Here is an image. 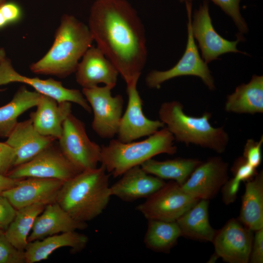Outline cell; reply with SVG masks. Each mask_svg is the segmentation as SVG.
<instances>
[{
    "label": "cell",
    "mask_w": 263,
    "mask_h": 263,
    "mask_svg": "<svg viewBox=\"0 0 263 263\" xmlns=\"http://www.w3.org/2000/svg\"><path fill=\"white\" fill-rule=\"evenodd\" d=\"M4 233V232L1 229H0V234H3Z\"/></svg>",
    "instance_id": "cell-43"
},
{
    "label": "cell",
    "mask_w": 263,
    "mask_h": 263,
    "mask_svg": "<svg viewBox=\"0 0 263 263\" xmlns=\"http://www.w3.org/2000/svg\"><path fill=\"white\" fill-rule=\"evenodd\" d=\"M77 83L91 88L103 83L113 88L119 73L114 65L97 47L91 46L78 63L75 72Z\"/></svg>",
    "instance_id": "cell-17"
},
{
    "label": "cell",
    "mask_w": 263,
    "mask_h": 263,
    "mask_svg": "<svg viewBox=\"0 0 263 263\" xmlns=\"http://www.w3.org/2000/svg\"><path fill=\"white\" fill-rule=\"evenodd\" d=\"M6 0H0V6L5 3ZM5 57V54L3 49H0V61Z\"/></svg>",
    "instance_id": "cell-41"
},
{
    "label": "cell",
    "mask_w": 263,
    "mask_h": 263,
    "mask_svg": "<svg viewBox=\"0 0 263 263\" xmlns=\"http://www.w3.org/2000/svg\"><path fill=\"white\" fill-rule=\"evenodd\" d=\"M17 210L6 197L0 195V229L4 232L13 220Z\"/></svg>",
    "instance_id": "cell-34"
},
{
    "label": "cell",
    "mask_w": 263,
    "mask_h": 263,
    "mask_svg": "<svg viewBox=\"0 0 263 263\" xmlns=\"http://www.w3.org/2000/svg\"><path fill=\"white\" fill-rule=\"evenodd\" d=\"M199 200L185 192L181 185L171 181L137 207L148 220L176 221Z\"/></svg>",
    "instance_id": "cell-10"
},
{
    "label": "cell",
    "mask_w": 263,
    "mask_h": 263,
    "mask_svg": "<svg viewBox=\"0 0 263 263\" xmlns=\"http://www.w3.org/2000/svg\"><path fill=\"white\" fill-rule=\"evenodd\" d=\"M231 170L234 177L241 182H246L252 179L258 173L256 169L248 164L243 156L234 161Z\"/></svg>",
    "instance_id": "cell-33"
},
{
    "label": "cell",
    "mask_w": 263,
    "mask_h": 263,
    "mask_svg": "<svg viewBox=\"0 0 263 263\" xmlns=\"http://www.w3.org/2000/svg\"><path fill=\"white\" fill-rule=\"evenodd\" d=\"M62 127L58 145L65 156L81 172L97 168L101 146L90 139L84 123L71 113Z\"/></svg>",
    "instance_id": "cell-6"
},
{
    "label": "cell",
    "mask_w": 263,
    "mask_h": 263,
    "mask_svg": "<svg viewBox=\"0 0 263 263\" xmlns=\"http://www.w3.org/2000/svg\"><path fill=\"white\" fill-rule=\"evenodd\" d=\"M85 222L74 219L56 202L45 206L42 212L36 218L28 242L41 240L48 236L87 227Z\"/></svg>",
    "instance_id": "cell-21"
},
{
    "label": "cell",
    "mask_w": 263,
    "mask_h": 263,
    "mask_svg": "<svg viewBox=\"0 0 263 263\" xmlns=\"http://www.w3.org/2000/svg\"><path fill=\"white\" fill-rule=\"evenodd\" d=\"M228 113L254 114L263 113V76L254 75L247 83L238 86L226 96L224 106Z\"/></svg>",
    "instance_id": "cell-23"
},
{
    "label": "cell",
    "mask_w": 263,
    "mask_h": 263,
    "mask_svg": "<svg viewBox=\"0 0 263 263\" xmlns=\"http://www.w3.org/2000/svg\"><path fill=\"white\" fill-rule=\"evenodd\" d=\"M193 0H179L181 2L191 3ZM218 6L233 20L239 33L243 34L248 31L247 25L240 13V2L241 0H211Z\"/></svg>",
    "instance_id": "cell-30"
},
{
    "label": "cell",
    "mask_w": 263,
    "mask_h": 263,
    "mask_svg": "<svg viewBox=\"0 0 263 263\" xmlns=\"http://www.w3.org/2000/svg\"><path fill=\"white\" fill-rule=\"evenodd\" d=\"M158 115L175 141L187 146L193 144L208 149L218 153L226 150L229 141L228 134L223 127L211 125L210 112H206L199 117L189 115L185 113L180 102L173 100L163 103Z\"/></svg>",
    "instance_id": "cell-4"
},
{
    "label": "cell",
    "mask_w": 263,
    "mask_h": 263,
    "mask_svg": "<svg viewBox=\"0 0 263 263\" xmlns=\"http://www.w3.org/2000/svg\"><path fill=\"white\" fill-rule=\"evenodd\" d=\"M121 178L110 186L111 196L131 202L148 198L166 183L163 179L147 173L140 166L126 171Z\"/></svg>",
    "instance_id": "cell-19"
},
{
    "label": "cell",
    "mask_w": 263,
    "mask_h": 263,
    "mask_svg": "<svg viewBox=\"0 0 263 263\" xmlns=\"http://www.w3.org/2000/svg\"><path fill=\"white\" fill-rule=\"evenodd\" d=\"M253 240V231L238 219L229 220L216 233L212 242L215 253L229 263L249 262Z\"/></svg>",
    "instance_id": "cell-12"
},
{
    "label": "cell",
    "mask_w": 263,
    "mask_h": 263,
    "mask_svg": "<svg viewBox=\"0 0 263 263\" xmlns=\"http://www.w3.org/2000/svg\"><path fill=\"white\" fill-rule=\"evenodd\" d=\"M18 181L0 173V195L4 191L15 186Z\"/></svg>",
    "instance_id": "cell-39"
},
{
    "label": "cell",
    "mask_w": 263,
    "mask_h": 263,
    "mask_svg": "<svg viewBox=\"0 0 263 263\" xmlns=\"http://www.w3.org/2000/svg\"><path fill=\"white\" fill-rule=\"evenodd\" d=\"M94 39L88 26L74 16L64 14L47 53L31 64L37 75L66 77L75 73L79 59L92 46Z\"/></svg>",
    "instance_id": "cell-2"
},
{
    "label": "cell",
    "mask_w": 263,
    "mask_h": 263,
    "mask_svg": "<svg viewBox=\"0 0 263 263\" xmlns=\"http://www.w3.org/2000/svg\"><path fill=\"white\" fill-rule=\"evenodd\" d=\"M45 207L43 204H35L17 210L13 220L4 232L6 238L16 248L25 250L35 220Z\"/></svg>",
    "instance_id": "cell-28"
},
{
    "label": "cell",
    "mask_w": 263,
    "mask_h": 263,
    "mask_svg": "<svg viewBox=\"0 0 263 263\" xmlns=\"http://www.w3.org/2000/svg\"><path fill=\"white\" fill-rule=\"evenodd\" d=\"M228 164L221 157H209L202 161L181 188L195 199H211L228 179Z\"/></svg>",
    "instance_id": "cell-13"
},
{
    "label": "cell",
    "mask_w": 263,
    "mask_h": 263,
    "mask_svg": "<svg viewBox=\"0 0 263 263\" xmlns=\"http://www.w3.org/2000/svg\"><path fill=\"white\" fill-rule=\"evenodd\" d=\"M113 88L105 85L83 88L82 93L94 113L92 127L100 137L111 139L117 134L122 116L124 100L121 95L113 96Z\"/></svg>",
    "instance_id": "cell-9"
},
{
    "label": "cell",
    "mask_w": 263,
    "mask_h": 263,
    "mask_svg": "<svg viewBox=\"0 0 263 263\" xmlns=\"http://www.w3.org/2000/svg\"><path fill=\"white\" fill-rule=\"evenodd\" d=\"M208 200H199L176 221L181 236L193 240L212 242L216 230L208 219Z\"/></svg>",
    "instance_id": "cell-25"
},
{
    "label": "cell",
    "mask_w": 263,
    "mask_h": 263,
    "mask_svg": "<svg viewBox=\"0 0 263 263\" xmlns=\"http://www.w3.org/2000/svg\"><path fill=\"white\" fill-rule=\"evenodd\" d=\"M88 242L85 235L75 231L63 232L28 242L24 250L26 263H35L47 259L54 251L63 247H71L73 252L83 249Z\"/></svg>",
    "instance_id": "cell-22"
},
{
    "label": "cell",
    "mask_w": 263,
    "mask_h": 263,
    "mask_svg": "<svg viewBox=\"0 0 263 263\" xmlns=\"http://www.w3.org/2000/svg\"><path fill=\"white\" fill-rule=\"evenodd\" d=\"M263 143V136H262L258 141L248 139L244 146L243 157L248 164L256 169L262 163Z\"/></svg>",
    "instance_id": "cell-32"
},
{
    "label": "cell",
    "mask_w": 263,
    "mask_h": 263,
    "mask_svg": "<svg viewBox=\"0 0 263 263\" xmlns=\"http://www.w3.org/2000/svg\"><path fill=\"white\" fill-rule=\"evenodd\" d=\"M64 181L57 179L28 177L2 192L17 209L35 204L56 202L58 192Z\"/></svg>",
    "instance_id": "cell-15"
},
{
    "label": "cell",
    "mask_w": 263,
    "mask_h": 263,
    "mask_svg": "<svg viewBox=\"0 0 263 263\" xmlns=\"http://www.w3.org/2000/svg\"><path fill=\"white\" fill-rule=\"evenodd\" d=\"M36 107L37 110L30 114L35 129L43 135L58 140L61 135L64 121L72 113L71 102H58L41 94Z\"/></svg>",
    "instance_id": "cell-20"
},
{
    "label": "cell",
    "mask_w": 263,
    "mask_h": 263,
    "mask_svg": "<svg viewBox=\"0 0 263 263\" xmlns=\"http://www.w3.org/2000/svg\"><path fill=\"white\" fill-rule=\"evenodd\" d=\"M201 162L196 158H176L164 161L151 158L140 166L149 174L163 180H172L181 186Z\"/></svg>",
    "instance_id": "cell-27"
},
{
    "label": "cell",
    "mask_w": 263,
    "mask_h": 263,
    "mask_svg": "<svg viewBox=\"0 0 263 263\" xmlns=\"http://www.w3.org/2000/svg\"><path fill=\"white\" fill-rule=\"evenodd\" d=\"M174 141L166 127L140 141L124 143L112 139L107 145L101 146L100 163L110 174L117 177L157 155L176 153Z\"/></svg>",
    "instance_id": "cell-5"
},
{
    "label": "cell",
    "mask_w": 263,
    "mask_h": 263,
    "mask_svg": "<svg viewBox=\"0 0 263 263\" xmlns=\"http://www.w3.org/2000/svg\"><path fill=\"white\" fill-rule=\"evenodd\" d=\"M14 150L5 142H0V173L6 175L13 168Z\"/></svg>",
    "instance_id": "cell-35"
},
{
    "label": "cell",
    "mask_w": 263,
    "mask_h": 263,
    "mask_svg": "<svg viewBox=\"0 0 263 263\" xmlns=\"http://www.w3.org/2000/svg\"><path fill=\"white\" fill-rule=\"evenodd\" d=\"M80 172L53 142L29 161L12 168L6 176L16 180L38 177L65 182Z\"/></svg>",
    "instance_id": "cell-8"
},
{
    "label": "cell",
    "mask_w": 263,
    "mask_h": 263,
    "mask_svg": "<svg viewBox=\"0 0 263 263\" xmlns=\"http://www.w3.org/2000/svg\"><path fill=\"white\" fill-rule=\"evenodd\" d=\"M241 182L233 177L228 179L221 188L222 200L225 205H229L235 202Z\"/></svg>",
    "instance_id": "cell-36"
},
{
    "label": "cell",
    "mask_w": 263,
    "mask_h": 263,
    "mask_svg": "<svg viewBox=\"0 0 263 263\" xmlns=\"http://www.w3.org/2000/svg\"><path fill=\"white\" fill-rule=\"evenodd\" d=\"M219 258V257L216 253H214L208 261V263H214Z\"/></svg>",
    "instance_id": "cell-42"
},
{
    "label": "cell",
    "mask_w": 263,
    "mask_h": 263,
    "mask_svg": "<svg viewBox=\"0 0 263 263\" xmlns=\"http://www.w3.org/2000/svg\"><path fill=\"white\" fill-rule=\"evenodd\" d=\"M192 33L198 42L202 58L207 64L218 59L222 55L229 53H242L237 46L243 40V36L239 34L235 41H229L221 36L214 29L209 13L208 2L204 0L193 15L191 22Z\"/></svg>",
    "instance_id": "cell-11"
},
{
    "label": "cell",
    "mask_w": 263,
    "mask_h": 263,
    "mask_svg": "<svg viewBox=\"0 0 263 263\" xmlns=\"http://www.w3.org/2000/svg\"><path fill=\"white\" fill-rule=\"evenodd\" d=\"M7 138L5 143L15 152L12 168L29 161L56 140L40 134L30 118L18 122Z\"/></svg>",
    "instance_id": "cell-18"
},
{
    "label": "cell",
    "mask_w": 263,
    "mask_h": 263,
    "mask_svg": "<svg viewBox=\"0 0 263 263\" xmlns=\"http://www.w3.org/2000/svg\"><path fill=\"white\" fill-rule=\"evenodd\" d=\"M88 26L97 47L126 84L138 82L147 50L143 25L131 4L126 0H96Z\"/></svg>",
    "instance_id": "cell-1"
},
{
    "label": "cell",
    "mask_w": 263,
    "mask_h": 263,
    "mask_svg": "<svg viewBox=\"0 0 263 263\" xmlns=\"http://www.w3.org/2000/svg\"><path fill=\"white\" fill-rule=\"evenodd\" d=\"M107 172L102 164L79 172L63 183L56 202L76 221L94 219L105 209L111 196Z\"/></svg>",
    "instance_id": "cell-3"
},
{
    "label": "cell",
    "mask_w": 263,
    "mask_h": 263,
    "mask_svg": "<svg viewBox=\"0 0 263 263\" xmlns=\"http://www.w3.org/2000/svg\"><path fill=\"white\" fill-rule=\"evenodd\" d=\"M2 64L5 85L12 82L26 84L39 93L51 97L58 102H73L79 105L88 113L91 112V106L79 90L65 88L60 81L52 78L41 79L20 75L14 69L11 61L6 57L2 60Z\"/></svg>",
    "instance_id": "cell-16"
},
{
    "label": "cell",
    "mask_w": 263,
    "mask_h": 263,
    "mask_svg": "<svg viewBox=\"0 0 263 263\" xmlns=\"http://www.w3.org/2000/svg\"><path fill=\"white\" fill-rule=\"evenodd\" d=\"M188 22V41L181 59L171 68L166 71L152 70L147 75L145 82L151 89H159L162 83L172 78L185 75L200 77L210 90L216 88L214 79L207 64L200 56L191 28V3H186Z\"/></svg>",
    "instance_id": "cell-7"
},
{
    "label": "cell",
    "mask_w": 263,
    "mask_h": 263,
    "mask_svg": "<svg viewBox=\"0 0 263 263\" xmlns=\"http://www.w3.org/2000/svg\"><path fill=\"white\" fill-rule=\"evenodd\" d=\"M0 263H26L24 251L16 248L4 233L0 234Z\"/></svg>",
    "instance_id": "cell-31"
},
{
    "label": "cell",
    "mask_w": 263,
    "mask_h": 263,
    "mask_svg": "<svg viewBox=\"0 0 263 263\" xmlns=\"http://www.w3.org/2000/svg\"><path fill=\"white\" fill-rule=\"evenodd\" d=\"M255 232L249 261L251 263H263V228Z\"/></svg>",
    "instance_id": "cell-37"
},
{
    "label": "cell",
    "mask_w": 263,
    "mask_h": 263,
    "mask_svg": "<svg viewBox=\"0 0 263 263\" xmlns=\"http://www.w3.org/2000/svg\"><path fill=\"white\" fill-rule=\"evenodd\" d=\"M7 23L6 19L3 16L2 12L0 9V28L5 26Z\"/></svg>",
    "instance_id": "cell-40"
},
{
    "label": "cell",
    "mask_w": 263,
    "mask_h": 263,
    "mask_svg": "<svg viewBox=\"0 0 263 263\" xmlns=\"http://www.w3.org/2000/svg\"><path fill=\"white\" fill-rule=\"evenodd\" d=\"M137 83L134 81L127 84L128 101L117 133V139L124 143L150 136L165 127L160 120L149 119L144 114L143 101L137 91Z\"/></svg>",
    "instance_id": "cell-14"
},
{
    "label": "cell",
    "mask_w": 263,
    "mask_h": 263,
    "mask_svg": "<svg viewBox=\"0 0 263 263\" xmlns=\"http://www.w3.org/2000/svg\"><path fill=\"white\" fill-rule=\"evenodd\" d=\"M238 219L246 227L257 231L263 228V171L246 181Z\"/></svg>",
    "instance_id": "cell-24"
},
{
    "label": "cell",
    "mask_w": 263,
    "mask_h": 263,
    "mask_svg": "<svg viewBox=\"0 0 263 263\" xmlns=\"http://www.w3.org/2000/svg\"><path fill=\"white\" fill-rule=\"evenodd\" d=\"M41 94L21 86L10 102L0 107V137H7L17 123L18 117L32 107H36Z\"/></svg>",
    "instance_id": "cell-26"
},
{
    "label": "cell",
    "mask_w": 263,
    "mask_h": 263,
    "mask_svg": "<svg viewBox=\"0 0 263 263\" xmlns=\"http://www.w3.org/2000/svg\"><path fill=\"white\" fill-rule=\"evenodd\" d=\"M0 9L7 23L16 22L21 18V10L16 3L5 2L0 6Z\"/></svg>",
    "instance_id": "cell-38"
},
{
    "label": "cell",
    "mask_w": 263,
    "mask_h": 263,
    "mask_svg": "<svg viewBox=\"0 0 263 263\" xmlns=\"http://www.w3.org/2000/svg\"><path fill=\"white\" fill-rule=\"evenodd\" d=\"M181 236V231L176 221L148 220L144 243L152 251L168 253Z\"/></svg>",
    "instance_id": "cell-29"
}]
</instances>
